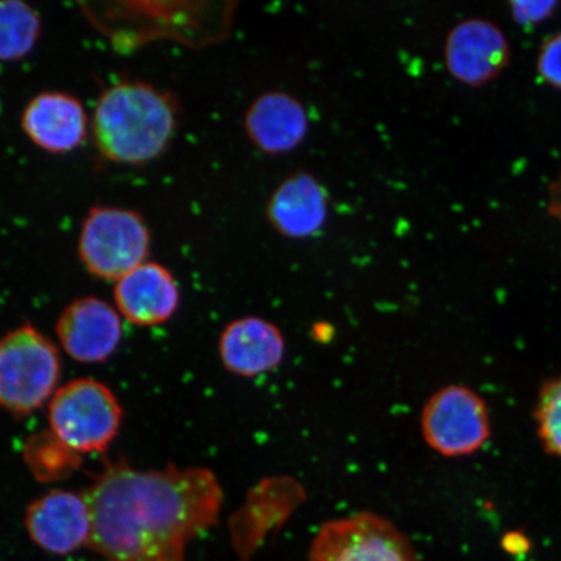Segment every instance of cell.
Returning <instances> with one entry per match:
<instances>
[{
    "label": "cell",
    "mask_w": 561,
    "mask_h": 561,
    "mask_svg": "<svg viewBox=\"0 0 561 561\" xmlns=\"http://www.w3.org/2000/svg\"><path fill=\"white\" fill-rule=\"evenodd\" d=\"M88 547L110 561H185L188 542L219 520L224 491L208 468L140 471L107 462L82 491Z\"/></svg>",
    "instance_id": "6da1fadb"
},
{
    "label": "cell",
    "mask_w": 561,
    "mask_h": 561,
    "mask_svg": "<svg viewBox=\"0 0 561 561\" xmlns=\"http://www.w3.org/2000/svg\"><path fill=\"white\" fill-rule=\"evenodd\" d=\"M179 117L174 95L145 81L125 80L98 98L90 135L98 152L111 163L144 165L167 151Z\"/></svg>",
    "instance_id": "7a4b0ae2"
},
{
    "label": "cell",
    "mask_w": 561,
    "mask_h": 561,
    "mask_svg": "<svg viewBox=\"0 0 561 561\" xmlns=\"http://www.w3.org/2000/svg\"><path fill=\"white\" fill-rule=\"evenodd\" d=\"M116 396L93 378H79L56 390L48 403L53 436L76 455L107 450L122 427Z\"/></svg>",
    "instance_id": "3957f363"
},
{
    "label": "cell",
    "mask_w": 561,
    "mask_h": 561,
    "mask_svg": "<svg viewBox=\"0 0 561 561\" xmlns=\"http://www.w3.org/2000/svg\"><path fill=\"white\" fill-rule=\"evenodd\" d=\"M60 370L46 335L32 325L15 329L0 340V405L18 416L37 411L58 390Z\"/></svg>",
    "instance_id": "277c9868"
},
{
    "label": "cell",
    "mask_w": 561,
    "mask_h": 561,
    "mask_svg": "<svg viewBox=\"0 0 561 561\" xmlns=\"http://www.w3.org/2000/svg\"><path fill=\"white\" fill-rule=\"evenodd\" d=\"M151 240L150 228L138 210L94 206L82 221L77 252L90 275L117 280L147 262Z\"/></svg>",
    "instance_id": "5b68a950"
},
{
    "label": "cell",
    "mask_w": 561,
    "mask_h": 561,
    "mask_svg": "<svg viewBox=\"0 0 561 561\" xmlns=\"http://www.w3.org/2000/svg\"><path fill=\"white\" fill-rule=\"evenodd\" d=\"M308 561H421L409 537L374 512L334 518L313 538Z\"/></svg>",
    "instance_id": "8992f818"
},
{
    "label": "cell",
    "mask_w": 561,
    "mask_h": 561,
    "mask_svg": "<svg viewBox=\"0 0 561 561\" xmlns=\"http://www.w3.org/2000/svg\"><path fill=\"white\" fill-rule=\"evenodd\" d=\"M420 425L425 444L445 458L472 455L491 436L485 401L465 385H448L434 392L421 411Z\"/></svg>",
    "instance_id": "52a82bcc"
},
{
    "label": "cell",
    "mask_w": 561,
    "mask_h": 561,
    "mask_svg": "<svg viewBox=\"0 0 561 561\" xmlns=\"http://www.w3.org/2000/svg\"><path fill=\"white\" fill-rule=\"evenodd\" d=\"M107 10L85 11L116 46L136 47L153 37L205 44L207 32L198 27L208 16L198 3H114Z\"/></svg>",
    "instance_id": "ba28073f"
},
{
    "label": "cell",
    "mask_w": 561,
    "mask_h": 561,
    "mask_svg": "<svg viewBox=\"0 0 561 561\" xmlns=\"http://www.w3.org/2000/svg\"><path fill=\"white\" fill-rule=\"evenodd\" d=\"M444 60L448 75L461 85L479 89L493 82L510 65L511 44L494 21L468 18L447 33Z\"/></svg>",
    "instance_id": "9c48e42d"
},
{
    "label": "cell",
    "mask_w": 561,
    "mask_h": 561,
    "mask_svg": "<svg viewBox=\"0 0 561 561\" xmlns=\"http://www.w3.org/2000/svg\"><path fill=\"white\" fill-rule=\"evenodd\" d=\"M90 123L79 98L66 91L47 90L26 103L20 124L35 147L54 156H65L87 142Z\"/></svg>",
    "instance_id": "30bf717a"
},
{
    "label": "cell",
    "mask_w": 561,
    "mask_h": 561,
    "mask_svg": "<svg viewBox=\"0 0 561 561\" xmlns=\"http://www.w3.org/2000/svg\"><path fill=\"white\" fill-rule=\"evenodd\" d=\"M266 221L286 240L305 241L327 227L331 195L308 171L294 172L273 191L265 203Z\"/></svg>",
    "instance_id": "8fae6325"
},
{
    "label": "cell",
    "mask_w": 561,
    "mask_h": 561,
    "mask_svg": "<svg viewBox=\"0 0 561 561\" xmlns=\"http://www.w3.org/2000/svg\"><path fill=\"white\" fill-rule=\"evenodd\" d=\"M244 135L264 156L280 157L299 149L310 131V116L299 98L284 90L257 95L243 116Z\"/></svg>",
    "instance_id": "7c38bea8"
},
{
    "label": "cell",
    "mask_w": 561,
    "mask_h": 561,
    "mask_svg": "<svg viewBox=\"0 0 561 561\" xmlns=\"http://www.w3.org/2000/svg\"><path fill=\"white\" fill-rule=\"evenodd\" d=\"M56 333L62 348L76 362L103 363L121 345V313L96 297L76 299L61 312Z\"/></svg>",
    "instance_id": "4fadbf2b"
},
{
    "label": "cell",
    "mask_w": 561,
    "mask_h": 561,
    "mask_svg": "<svg viewBox=\"0 0 561 561\" xmlns=\"http://www.w3.org/2000/svg\"><path fill=\"white\" fill-rule=\"evenodd\" d=\"M25 526L32 541L54 556H68L88 545L91 520L82 493L51 490L30 504Z\"/></svg>",
    "instance_id": "5bb4252c"
},
{
    "label": "cell",
    "mask_w": 561,
    "mask_h": 561,
    "mask_svg": "<svg viewBox=\"0 0 561 561\" xmlns=\"http://www.w3.org/2000/svg\"><path fill=\"white\" fill-rule=\"evenodd\" d=\"M222 366L230 374L254 378L276 370L286 354L280 329L259 316H244L229 322L219 340Z\"/></svg>",
    "instance_id": "9a60e30c"
},
{
    "label": "cell",
    "mask_w": 561,
    "mask_h": 561,
    "mask_svg": "<svg viewBox=\"0 0 561 561\" xmlns=\"http://www.w3.org/2000/svg\"><path fill=\"white\" fill-rule=\"evenodd\" d=\"M116 310L131 324H164L179 310L178 280L163 264L147 261L121 279L114 289Z\"/></svg>",
    "instance_id": "2e32d148"
},
{
    "label": "cell",
    "mask_w": 561,
    "mask_h": 561,
    "mask_svg": "<svg viewBox=\"0 0 561 561\" xmlns=\"http://www.w3.org/2000/svg\"><path fill=\"white\" fill-rule=\"evenodd\" d=\"M42 34L39 12L21 0L0 2V61L16 62L31 55Z\"/></svg>",
    "instance_id": "e0dca14e"
},
{
    "label": "cell",
    "mask_w": 561,
    "mask_h": 561,
    "mask_svg": "<svg viewBox=\"0 0 561 561\" xmlns=\"http://www.w3.org/2000/svg\"><path fill=\"white\" fill-rule=\"evenodd\" d=\"M535 419L539 440L547 453L561 458V377L542 386Z\"/></svg>",
    "instance_id": "ac0fdd59"
},
{
    "label": "cell",
    "mask_w": 561,
    "mask_h": 561,
    "mask_svg": "<svg viewBox=\"0 0 561 561\" xmlns=\"http://www.w3.org/2000/svg\"><path fill=\"white\" fill-rule=\"evenodd\" d=\"M26 447V460L35 474L42 477L41 480L75 468L79 458V455L69 451L50 432L45 437H34Z\"/></svg>",
    "instance_id": "d6986e66"
},
{
    "label": "cell",
    "mask_w": 561,
    "mask_h": 561,
    "mask_svg": "<svg viewBox=\"0 0 561 561\" xmlns=\"http://www.w3.org/2000/svg\"><path fill=\"white\" fill-rule=\"evenodd\" d=\"M539 79L547 85L561 91V31L549 35L543 42L536 60Z\"/></svg>",
    "instance_id": "ffe728a7"
},
{
    "label": "cell",
    "mask_w": 561,
    "mask_h": 561,
    "mask_svg": "<svg viewBox=\"0 0 561 561\" xmlns=\"http://www.w3.org/2000/svg\"><path fill=\"white\" fill-rule=\"evenodd\" d=\"M511 18L522 26H535L551 19L561 5L557 0H539V2H525L517 0L510 4Z\"/></svg>",
    "instance_id": "44dd1931"
},
{
    "label": "cell",
    "mask_w": 561,
    "mask_h": 561,
    "mask_svg": "<svg viewBox=\"0 0 561 561\" xmlns=\"http://www.w3.org/2000/svg\"><path fill=\"white\" fill-rule=\"evenodd\" d=\"M547 210L553 219L561 224V172L553 180L549 187V198H547Z\"/></svg>",
    "instance_id": "7402d4cb"
},
{
    "label": "cell",
    "mask_w": 561,
    "mask_h": 561,
    "mask_svg": "<svg viewBox=\"0 0 561 561\" xmlns=\"http://www.w3.org/2000/svg\"><path fill=\"white\" fill-rule=\"evenodd\" d=\"M504 549L508 552L520 553L528 550V539L523 537L520 533H508L506 538L503 539Z\"/></svg>",
    "instance_id": "603a6c76"
}]
</instances>
